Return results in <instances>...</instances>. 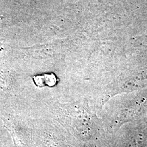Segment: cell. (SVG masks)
<instances>
[{
  "label": "cell",
  "mask_w": 147,
  "mask_h": 147,
  "mask_svg": "<svg viewBox=\"0 0 147 147\" xmlns=\"http://www.w3.org/2000/svg\"><path fill=\"white\" fill-rule=\"evenodd\" d=\"M34 82L39 87L45 86H53L56 83V78L54 74H44L43 75H38L33 77Z\"/></svg>",
  "instance_id": "6da1fadb"
}]
</instances>
